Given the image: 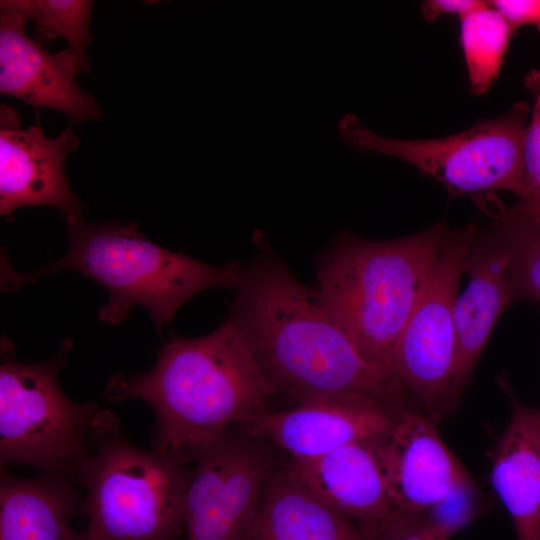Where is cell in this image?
<instances>
[{
    "label": "cell",
    "mask_w": 540,
    "mask_h": 540,
    "mask_svg": "<svg viewBox=\"0 0 540 540\" xmlns=\"http://www.w3.org/2000/svg\"><path fill=\"white\" fill-rule=\"evenodd\" d=\"M401 411L361 397H320L291 409H266L238 428L284 451L292 460H306L348 444L385 437Z\"/></svg>",
    "instance_id": "obj_10"
},
{
    "label": "cell",
    "mask_w": 540,
    "mask_h": 540,
    "mask_svg": "<svg viewBox=\"0 0 540 540\" xmlns=\"http://www.w3.org/2000/svg\"><path fill=\"white\" fill-rule=\"evenodd\" d=\"M459 529L430 512L394 510L379 527L377 540H450Z\"/></svg>",
    "instance_id": "obj_22"
},
{
    "label": "cell",
    "mask_w": 540,
    "mask_h": 540,
    "mask_svg": "<svg viewBox=\"0 0 540 540\" xmlns=\"http://www.w3.org/2000/svg\"><path fill=\"white\" fill-rule=\"evenodd\" d=\"M453 233L445 222H438L390 240L342 234L319 258L318 290L373 365L395 375L393 356L399 337Z\"/></svg>",
    "instance_id": "obj_4"
},
{
    "label": "cell",
    "mask_w": 540,
    "mask_h": 540,
    "mask_svg": "<svg viewBox=\"0 0 540 540\" xmlns=\"http://www.w3.org/2000/svg\"><path fill=\"white\" fill-rule=\"evenodd\" d=\"M530 112L527 103L517 102L504 116L438 139L383 137L353 114L340 118L338 132L348 147L410 163L454 196L503 190L524 198L528 195L524 145Z\"/></svg>",
    "instance_id": "obj_7"
},
{
    "label": "cell",
    "mask_w": 540,
    "mask_h": 540,
    "mask_svg": "<svg viewBox=\"0 0 540 540\" xmlns=\"http://www.w3.org/2000/svg\"><path fill=\"white\" fill-rule=\"evenodd\" d=\"M229 317L275 393L306 400L349 396L402 408L399 379L370 363L329 310L320 291L273 256L244 269Z\"/></svg>",
    "instance_id": "obj_1"
},
{
    "label": "cell",
    "mask_w": 540,
    "mask_h": 540,
    "mask_svg": "<svg viewBox=\"0 0 540 540\" xmlns=\"http://www.w3.org/2000/svg\"><path fill=\"white\" fill-rule=\"evenodd\" d=\"M377 534L326 505L285 463L267 481L247 540H377Z\"/></svg>",
    "instance_id": "obj_17"
},
{
    "label": "cell",
    "mask_w": 540,
    "mask_h": 540,
    "mask_svg": "<svg viewBox=\"0 0 540 540\" xmlns=\"http://www.w3.org/2000/svg\"><path fill=\"white\" fill-rule=\"evenodd\" d=\"M76 473L18 478L1 467L0 540H77L72 517L82 504Z\"/></svg>",
    "instance_id": "obj_18"
},
{
    "label": "cell",
    "mask_w": 540,
    "mask_h": 540,
    "mask_svg": "<svg viewBox=\"0 0 540 540\" xmlns=\"http://www.w3.org/2000/svg\"><path fill=\"white\" fill-rule=\"evenodd\" d=\"M491 483L518 540H540V409L514 400L492 452Z\"/></svg>",
    "instance_id": "obj_16"
},
{
    "label": "cell",
    "mask_w": 540,
    "mask_h": 540,
    "mask_svg": "<svg viewBox=\"0 0 540 540\" xmlns=\"http://www.w3.org/2000/svg\"><path fill=\"white\" fill-rule=\"evenodd\" d=\"M71 342L50 359L23 363L2 338L0 365V460L44 473H76L90 451L105 409L70 400L59 384Z\"/></svg>",
    "instance_id": "obj_6"
},
{
    "label": "cell",
    "mask_w": 540,
    "mask_h": 540,
    "mask_svg": "<svg viewBox=\"0 0 540 540\" xmlns=\"http://www.w3.org/2000/svg\"><path fill=\"white\" fill-rule=\"evenodd\" d=\"M0 92L34 108L65 114L73 124L101 119L95 99L74 78L79 69L66 51L49 53L26 34L28 20L0 5Z\"/></svg>",
    "instance_id": "obj_13"
},
{
    "label": "cell",
    "mask_w": 540,
    "mask_h": 540,
    "mask_svg": "<svg viewBox=\"0 0 540 540\" xmlns=\"http://www.w3.org/2000/svg\"><path fill=\"white\" fill-rule=\"evenodd\" d=\"M274 448L235 428L195 459L184 501L186 540H247L281 465Z\"/></svg>",
    "instance_id": "obj_8"
},
{
    "label": "cell",
    "mask_w": 540,
    "mask_h": 540,
    "mask_svg": "<svg viewBox=\"0 0 540 540\" xmlns=\"http://www.w3.org/2000/svg\"><path fill=\"white\" fill-rule=\"evenodd\" d=\"M373 444L396 511L426 513L473 482L429 417L403 410Z\"/></svg>",
    "instance_id": "obj_12"
},
{
    "label": "cell",
    "mask_w": 540,
    "mask_h": 540,
    "mask_svg": "<svg viewBox=\"0 0 540 540\" xmlns=\"http://www.w3.org/2000/svg\"><path fill=\"white\" fill-rule=\"evenodd\" d=\"M373 442L348 444L286 464L326 505L378 533L394 506Z\"/></svg>",
    "instance_id": "obj_15"
},
{
    "label": "cell",
    "mask_w": 540,
    "mask_h": 540,
    "mask_svg": "<svg viewBox=\"0 0 540 540\" xmlns=\"http://www.w3.org/2000/svg\"><path fill=\"white\" fill-rule=\"evenodd\" d=\"M0 5L35 22L34 40L43 45L64 37L66 49L80 73L90 71L87 48L93 40L90 18L93 2L88 0H2Z\"/></svg>",
    "instance_id": "obj_19"
},
{
    "label": "cell",
    "mask_w": 540,
    "mask_h": 540,
    "mask_svg": "<svg viewBox=\"0 0 540 540\" xmlns=\"http://www.w3.org/2000/svg\"><path fill=\"white\" fill-rule=\"evenodd\" d=\"M460 20L461 46L471 92L482 95L499 74L513 30L489 3Z\"/></svg>",
    "instance_id": "obj_20"
},
{
    "label": "cell",
    "mask_w": 540,
    "mask_h": 540,
    "mask_svg": "<svg viewBox=\"0 0 540 540\" xmlns=\"http://www.w3.org/2000/svg\"><path fill=\"white\" fill-rule=\"evenodd\" d=\"M492 230L510 253L513 299L540 302V222L497 219Z\"/></svg>",
    "instance_id": "obj_21"
},
{
    "label": "cell",
    "mask_w": 540,
    "mask_h": 540,
    "mask_svg": "<svg viewBox=\"0 0 540 540\" xmlns=\"http://www.w3.org/2000/svg\"><path fill=\"white\" fill-rule=\"evenodd\" d=\"M497 219L507 221H535L540 222V189L524 198H519L513 206L504 209Z\"/></svg>",
    "instance_id": "obj_26"
},
{
    "label": "cell",
    "mask_w": 540,
    "mask_h": 540,
    "mask_svg": "<svg viewBox=\"0 0 540 540\" xmlns=\"http://www.w3.org/2000/svg\"><path fill=\"white\" fill-rule=\"evenodd\" d=\"M80 140L67 127L57 138L39 125L23 129L12 107L0 109V214L13 218L17 208L52 206L64 219L82 215L83 204L72 192L65 163Z\"/></svg>",
    "instance_id": "obj_11"
},
{
    "label": "cell",
    "mask_w": 540,
    "mask_h": 540,
    "mask_svg": "<svg viewBox=\"0 0 540 540\" xmlns=\"http://www.w3.org/2000/svg\"><path fill=\"white\" fill-rule=\"evenodd\" d=\"M68 251L42 267L20 273L2 258L1 286L9 292L28 282L73 270L103 286L108 301L99 320L120 325L136 305L144 307L159 333L178 309L203 290L237 289L244 268L238 262L215 266L149 240L131 222L90 223L82 215L64 219Z\"/></svg>",
    "instance_id": "obj_3"
},
{
    "label": "cell",
    "mask_w": 540,
    "mask_h": 540,
    "mask_svg": "<svg viewBox=\"0 0 540 540\" xmlns=\"http://www.w3.org/2000/svg\"><path fill=\"white\" fill-rule=\"evenodd\" d=\"M478 233L473 225L454 230L421 290L394 351L395 375L429 413H437L451 403L457 354L455 303L466 259Z\"/></svg>",
    "instance_id": "obj_9"
},
{
    "label": "cell",
    "mask_w": 540,
    "mask_h": 540,
    "mask_svg": "<svg viewBox=\"0 0 540 540\" xmlns=\"http://www.w3.org/2000/svg\"><path fill=\"white\" fill-rule=\"evenodd\" d=\"M509 265V250L498 235L492 229L478 233L465 263L468 282L455 303L457 354L451 403L469 381L497 320L514 301Z\"/></svg>",
    "instance_id": "obj_14"
},
{
    "label": "cell",
    "mask_w": 540,
    "mask_h": 540,
    "mask_svg": "<svg viewBox=\"0 0 540 540\" xmlns=\"http://www.w3.org/2000/svg\"><path fill=\"white\" fill-rule=\"evenodd\" d=\"M486 1L478 0H427L422 3L424 18L433 22L446 14L458 15L459 18L487 5Z\"/></svg>",
    "instance_id": "obj_25"
},
{
    "label": "cell",
    "mask_w": 540,
    "mask_h": 540,
    "mask_svg": "<svg viewBox=\"0 0 540 540\" xmlns=\"http://www.w3.org/2000/svg\"><path fill=\"white\" fill-rule=\"evenodd\" d=\"M276 394L232 318L196 338L174 334L146 373L115 374L111 402L140 399L156 420L152 448L183 463L266 410Z\"/></svg>",
    "instance_id": "obj_2"
},
{
    "label": "cell",
    "mask_w": 540,
    "mask_h": 540,
    "mask_svg": "<svg viewBox=\"0 0 540 540\" xmlns=\"http://www.w3.org/2000/svg\"><path fill=\"white\" fill-rule=\"evenodd\" d=\"M77 540H94V539L88 537V536L83 532V533L78 534V539H77Z\"/></svg>",
    "instance_id": "obj_27"
},
{
    "label": "cell",
    "mask_w": 540,
    "mask_h": 540,
    "mask_svg": "<svg viewBox=\"0 0 540 540\" xmlns=\"http://www.w3.org/2000/svg\"><path fill=\"white\" fill-rule=\"evenodd\" d=\"M524 84L534 98L524 145V173L530 195L540 189V69L527 74Z\"/></svg>",
    "instance_id": "obj_23"
},
{
    "label": "cell",
    "mask_w": 540,
    "mask_h": 540,
    "mask_svg": "<svg viewBox=\"0 0 540 540\" xmlns=\"http://www.w3.org/2000/svg\"><path fill=\"white\" fill-rule=\"evenodd\" d=\"M512 30L536 25L540 30V0H495L488 2Z\"/></svg>",
    "instance_id": "obj_24"
},
{
    "label": "cell",
    "mask_w": 540,
    "mask_h": 540,
    "mask_svg": "<svg viewBox=\"0 0 540 540\" xmlns=\"http://www.w3.org/2000/svg\"><path fill=\"white\" fill-rule=\"evenodd\" d=\"M184 465L157 449L132 445L106 410L77 470L85 489L84 533L94 540H177L184 532Z\"/></svg>",
    "instance_id": "obj_5"
}]
</instances>
